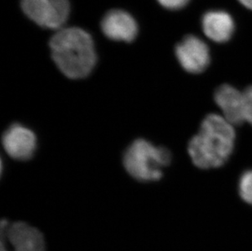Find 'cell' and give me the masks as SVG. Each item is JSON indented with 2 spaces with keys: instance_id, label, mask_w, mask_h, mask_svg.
<instances>
[{
  "instance_id": "obj_1",
  "label": "cell",
  "mask_w": 252,
  "mask_h": 251,
  "mask_svg": "<svg viewBox=\"0 0 252 251\" xmlns=\"http://www.w3.org/2000/svg\"><path fill=\"white\" fill-rule=\"evenodd\" d=\"M233 125L219 114H208L189 143L193 164L201 169L217 168L228 161L235 145Z\"/></svg>"
},
{
  "instance_id": "obj_2",
  "label": "cell",
  "mask_w": 252,
  "mask_h": 251,
  "mask_svg": "<svg viewBox=\"0 0 252 251\" xmlns=\"http://www.w3.org/2000/svg\"><path fill=\"white\" fill-rule=\"evenodd\" d=\"M51 54L67 78H86L95 68L97 57L93 38L79 27L62 28L51 38Z\"/></svg>"
},
{
  "instance_id": "obj_3",
  "label": "cell",
  "mask_w": 252,
  "mask_h": 251,
  "mask_svg": "<svg viewBox=\"0 0 252 251\" xmlns=\"http://www.w3.org/2000/svg\"><path fill=\"white\" fill-rule=\"evenodd\" d=\"M170 161L171 154L168 150L144 139L135 140L124 156L126 171L134 179L142 182L160 180L163 168Z\"/></svg>"
},
{
  "instance_id": "obj_4",
  "label": "cell",
  "mask_w": 252,
  "mask_h": 251,
  "mask_svg": "<svg viewBox=\"0 0 252 251\" xmlns=\"http://www.w3.org/2000/svg\"><path fill=\"white\" fill-rule=\"evenodd\" d=\"M25 14L38 26L59 31L70 13L69 0H21Z\"/></svg>"
},
{
  "instance_id": "obj_5",
  "label": "cell",
  "mask_w": 252,
  "mask_h": 251,
  "mask_svg": "<svg viewBox=\"0 0 252 251\" xmlns=\"http://www.w3.org/2000/svg\"><path fill=\"white\" fill-rule=\"evenodd\" d=\"M0 251H46L45 241L40 231L28 223L2 220Z\"/></svg>"
},
{
  "instance_id": "obj_6",
  "label": "cell",
  "mask_w": 252,
  "mask_h": 251,
  "mask_svg": "<svg viewBox=\"0 0 252 251\" xmlns=\"http://www.w3.org/2000/svg\"><path fill=\"white\" fill-rule=\"evenodd\" d=\"M176 57L190 74H200L209 66L211 55L207 43L195 35H187L176 45Z\"/></svg>"
},
{
  "instance_id": "obj_7",
  "label": "cell",
  "mask_w": 252,
  "mask_h": 251,
  "mask_svg": "<svg viewBox=\"0 0 252 251\" xmlns=\"http://www.w3.org/2000/svg\"><path fill=\"white\" fill-rule=\"evenodd\" d=\"M2 147L8 156L19 161L33 157L37 148V138L33 130L22 124H13L5 130Z\"/></svg>"
},
{
  "instance_id": "obj_8",
  "label": "cell",
  "mask_w": 252,
  "mask_h": 251,
  "mask_svg": "<svg viewBox=\"0 0 252 251\" xmlns=\"http://www.w3.org/2000/svg\"><path fill=\"white\" fill-rule=\"evenodd\" d=\"M101 30L111 40L131 43L138 33V26L128 12L123 10H111L101 22Z\"/></svg>"
},
{
  "instance_id": "obj_9",
  "label": "cell",
  "mask_w": 252,
  "mask_h": 251,
  "mask_svg": "<svg viewBox=\"0 0 252 251\" xmlns=\"http://www.w3.org/2000/svg\"><path fill=\"white\" fill-rule=\"evenodd\" d=\"M202 29L209 39L223 43L230 40L235 31V23L228 12L223 10H211L202 16Z\"/></svg>"
},
{
  "instance_id": "obj_10",
  "label": "cell",
  "mask_w": 252,
  "mask_h": 251,
  "mask_svg": "<svg viewBox=\"0 0 252 251\" xmlns=\"http://www.w3.org/2000/svg\"><path fill=\"white\" fill-rule=\"evenodd\" d=\"M215 101L221 110L222 116L230 124L245 123L243 116V93L228 84L220 86L215 93Z\"/></svg>"
},
{
  "instance_id": "obj_11",
  "label": "cell",
  "mask_w": 252,
  "mask_h": 251,
  "mask_svg": "<svg viewBox=\"0 0 252 251\" xmlns=\"http://www.w3.org/2000/svg\"><path fill=\"white\" fill-rule=\"evenodd\" d=\"M238 190L242 198L252 205V170L244 172L238 183Z\"/></svg>"
},
{
  "instance_id": "obj_12",
  "label": "cell",
  "mask_w": 252,
  "mask_h": 251,
  "mask_svg": "<svg viewBox=\"0 0 252 251\" xmlns=\"http://www.w3.org/2000/svg\"><path fill=\"white\" fill-rule=\"evenodd\" d=\"M243 93L244 122L252 125V87L246 88Z\"/></svg>"
},
{
  "instance_id": "obj_13",
  "label": "cell",
  "mask_w": 252,
  "mask_h": 251,
  "mask_svg": "<svg viewBox=\"0 0 252 251\" xmlns=\"http://www.w3.org/2000/svg\"><path fill=\"white\" fill-rule=\"evenodd\" d=\"M190 0H158L162 7L170 10H178L186 7Z\"/></svg>"
},
{
  "instance_id": "obj_14",
  "label": "cell",
  "mask_w": 252,
  "mask_h": 251,
  "mask_svg": "<svg viewBox=\"0 0 252 251\" xmlns=\"http://www.w3.org/2000/svg\"><path fill=\"white\" fill-rule=\"evenodd\" d=\"M238 2H240L241 4L244 6L246 8L252 11V0H238Z\"/></svg>"
}]
</instances>
